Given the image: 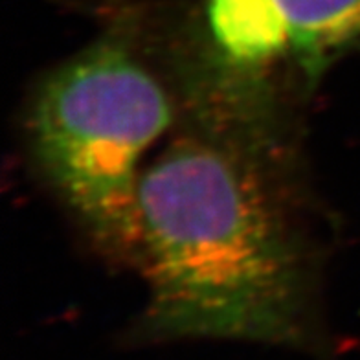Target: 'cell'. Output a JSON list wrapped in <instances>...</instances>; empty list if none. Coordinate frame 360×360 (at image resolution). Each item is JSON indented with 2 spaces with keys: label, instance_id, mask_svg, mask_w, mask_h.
Segmentation results:
<instances>
[{
  "label": "cell",
  "instance_id": "2",
  "mask_svg": "<svg viewBox=\"0 0 360 360\" xmlns=\"http://www.w3.org/2000/svg\"><path fill=\"white\" fill-rule=\"evenodd\" d=\"M171 124L151 72L118 39H101L44 81L32 112L39 162L103 245H136L140 160Z\"/></svg>",
  "mask_w": 360,
  "mask_h": 360
},
{
  "label": "cell",
  "instance_id": "3",
  "mask_svg": "<svg viewBox=\"0 0 360 360\" xmlns=\"http://www.w3.org/2000/svg\"><path fill=\"white\" fill-rule=\"evenodd\" d=\"M223 53L243 65L290 59L311 79L360 41V0H206Z\"/></svg>",
  "mask_w": 360,
  "mask_h": 360
},
{
  "label": "cell",
  "instance_id": "1",
  "mask_svg": "<svg viewBox=\"0 0 360 360\" xmlns=\"http://www.w3.org/2000/svg\"><path fill=\"white\" fill-rule=\"evenodd\" d=\"M134 257L147 331L296 344L305 287L289 232L256 173L224 147L180 140L143 171Z\"/></svg>",
  "mask_w": 360,
  "mask_h": 360
}]
</instances>
